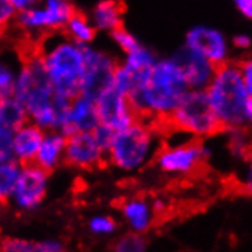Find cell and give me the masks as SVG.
<instances>
[{"instance_id":"obj_17","label":"cell","mask_w":252,"mask_h":252,"mask_svg":"<svg viewBox=\"0 0 252 252\" xmlns=\"http://www.w3.org/2000/svg\"><path fill=\"white\" fill-rule=\"evenodd\" d=\"M44 130L37 124L26 121L12 131V155L22 165L32 164L43 139Z\"/></svg>"},{"instance_id":"obj_13","label":"cell","mask_w":252,"mask_h":252,"mask_svg":"<svg viewBox=\"0 0 252 252\" xmlns=\"http://www.w3.org/2000/svg\"><path fill=\"white\" fill-rule=\"evenodd\" d=\"M95 107L99 123L113 128L115 131L127 127L135 120H138L128 101V96L116 91L110 84L95 96Z\"/></svg>"},{"instance_id":"obj_21","label":"cell","mask_w":252,"mask_h":252,"mask_svg":"<svg viewBox=\"0 0 252 252\" xmlns=\"http://www.w3.org/2000/svg\"><path fill=\"white\" fill-rule=\"evenodd\" d=\"M28 121V115L22 102L12 95L0 101V128L14 131Z\"/></svg>"},{"instance_id":"obj_28","label":"cell","mask_w":252,"mask_h":252,"mask_svg":"<svg viewBox=\"0 0 252 252\" xmlns=\"http://www.w3.org/2000/svg\"><path fill=\"white\" fill-rule=\"evenodd\" d=\"M110 38L116 44V48L120 49L123 54H127L133 49H136L141 44V41L135 37V34H131L128 29H126L124 25L113 29V31L110 32Z\"/></svg>"},{"instance_id":"obj_4","label":"cell","mask_w":252,"mask_h":252,"mask_svg":"<svg viewBox=\"0 0 252 252\" xmlns=\"http://www.w3.org/2000/svg\"><path fill=\"white\" fill-rule=\"evenodd\" d=\"M84 48L63 31L49 32L37 40L35 52L57 94L70 99L81 94L84 73Z\"/></svg>"},{"instance_id":"obj_32","label":"cell","mask_w":252,"mask_h":252,"mask_svg":"<svg viewBox=\"0 0 252 252\" xmlns=\"http://www.w3.org/2000/svg\"><path fill=\"white\" fill-rule=\"evenodd\" d=\"M92 133H94L95 139L98 141V144L104 148V152H107V148H109V145H110V142H112V139L115 136V130L104 126V124L98 123V126L92 130Z\"/></svg>"},{"instance_id":"obj_27","label":"cell","mask_w":252,"mask_h":252,"mask_svg":"<svg viewBox=\"0 0 252 252\" xmlns=\"http://www.w3.org/2000/svg\"><path fill=\"white\" fill-rule=\"evenodd\" d=\"M89 231L98 237H110L118 231V221L107 214H96L89 219Z\"/></svg>"},{"instance_id":"obj_33","label":"cell","mask_w":252,"mask_h":252,"mask_svg":"<svg viewBox=\"0 0 252 252\" xmlns=\"http://www.w3.org/2000/svg\"><path fill=\"white\" fill-rule=\"evenodd\" d=\"M66 249L64 242L58 239H44L35 242V252H63Z\"/></svg>"},{"instance_id":"obj_6","label":"cell","mask_w":252,"mask_h":252,"mask_svg":"<svg viewBox=\"0 0 252 252\" xmlns=\"http://www.w3.org/2000/svg\"><path fill=\"white\" fill-rule=\"evenodd\" d=\"M160 127L182 131L202 141L221 135L223 130L203 89H188L170 118Z\"/></svg>"},{"instance_id":"obj_34","label":"cell","mask_w":252,"mask_h":252,"mask_svg":"<svg viewBox=\"0 0 252 252\" xmlns=\"http://www.w3.org/2000/svg\"><path fill=\"white\" fill-rule=\"evenodd\" d=\"M231 41V48L232 51H239V52H248L251 49V35L249 34H245V32H239L232 37Z\"/></svg>"},{"instance_id":"obj_16","label":"cell","mask_w":252,"mask_h":252,"mask_svg":"<svg viewBox=\"0 0 252 252\" xmlns=\"http://www.w3.org/2000/svg\"><path fill=\"white\" fill-rule=\"evenodd\" d=\"M121 216L128 231L147 234L156 223L155 203L145 197H128L121 203Z\"/></svg>"},{"instance_id":"obj_30","label":"cell","mask_w":252,"mask_h":252,"mask_svg":"<svg viewBox=\"0 0 252 252\" xmlns=\"http://www.w3.org/2000/svg\"><path fill=\"white\" fill-rule=\"evenodd\" d=\"M16 16L17 9L14 8L11 0H0V32H5L11 25H14Z\"/></svg>"},{"instance_id":"obj_38","label":"cell","mask_w":252,"mask_h":252,"mask_svg":"<svg viewBox=\"0 0 252 252\" xmlns=\"http://www.w3.org/2000/svg\"><path fill=\"white\" fill-rule=\"evenodd\" d=\"M2 38H3V32H0V43H2Z\"/></svg>"},{"instance_id":"obj_20","label":"cell","mask_w":252,"mask_h":252,"mask_svg":"<svg viewBox=\"0 0 252 252\" xmlns=\"http://www.w3.org/2000/svg\"><path fill=\"white\" fill-rule=\"evenodd\" d=\"M63 32L70 40L81 44V46H89V44H92L95 41L98 31L92 25L89 16H86V14L80 11H75L67 20V23L64 25Z\"/></svg>"},{"instance_id":"obj_35","label":"cell","mask_w":252,"mask_h":252,"mask_svg":"<svg viewBox=\"0 0 252 252\" xmlns=\"http://www.w3.org/2000/svg\"><path fill=\"white\" fill-rule=\"evenodd\" d=\"M237 64H239V70H240V75H242L245 84L252 91V60L249 57H246V58L243 57L237 62Z\"/></svg>"},{"instance_id":"obj_5","label":"cell","mask_w":252,"mask_h":252,"mask_svg":"<svg viewBox=\"0 0 252 252\" xmlns=\"http://www.w3.org/2000/svg\"><path fill=\"white\" fill-rule=\"evenodd\" d=\"M162 145V127L138 118L116 130L106 152V164L123 173H139L153 162Z\"/></svg>"},{"instance_id":"obj_8","label":"cell","mask_w":252,"mask_h":252,"mask_svg":"<svg viewBox=\"0 0 252 252\" xmlns=\"http://www.w3.org/2000/svg\"><path fill=\"white\" fill-rule=\"evenodd\" d=\"M77 11L70 0H40L17 12L16 25L25 35L40 38L49 32L63 31L70 16Z\"/></svg>"},{"instance_id":"obj_22","label":"cell","mask_w":252,"mask_h":252,"mask_svg":"<svg viewBox=\"0 0 252 252\" xmlns=\"http://www.w3.org/2000/svg\"><path fill=\"white\" fill-rule=\"evenodd\" d=\"M158 58L159 57L152 49H148L147 46H144V44H139L136 49L124 54V60L120 63L123 66H126L128 70L138 73V75H142V73H145L155 64Z\"/></svg>"},{"instance_id":"obj_18","label":"cell","mask_w":252,"mask_h":252,"mask_svg":"<svg viewBox=\"0 0 252 252\" xmlns=\"http://www.w3.org/2000/svg\"><path fill=\"white\" fill-rule=\"evenodd\" d=\"M64 148L66 136L60 130H46L35 153L34 164L46 170L48 173L55 171L58 167L64 165Z\"/></svg>"},{"instance_id":"obj_1","label":"cell","mask_w":252,"mask_h":252,"mask_svg":"<svg viewBox=\"0 0 252 252\" xmlns=\"http://www.w3.org/2000/svg\"><path fill=\"white\" fill-rule=\"evenodd\" d=\"M188 89L184 72L171 55L158 58L127 96L138 118L162 126Z\"/></svg>"},{"instance_id":"obj_29","label":"cell","mask_w":252,"mask_h":252,"mask_svg":"<svg viewBox=\"0 0 252 252\" xmlns=\"http://www.w3.org/2000/svg\"><path fill=\"white\" fill-rule=\"evenodd\" d=\"M0 251L3 252H35V242L22 237H5L0 240Z\"/></svg>"},{"instance_id":"obj_9","label":"cell","mask_w":252,"mask_h":252,"mask_svg":"<svg viewBox=\"0 0 252 252\" xmlns=\"http://www.w3.org/2000/svg\"><path fill=\"white\" fill-rule=\"evenodd\" d=\"M51 173L37 164L22 165L9 202L20 211H34L44 202L49 189Z\"/></svg>"},{"instance_id":"obj_19","label":"cell","mask_w":252,"mask_h":252,"mask_svg":"<svg viewBox=\"0 0 252 252\" xmlns=\"http://www.w3.org/2000/svg\"><path fill=\"white\" fill-rule=\"evenodd\" d=\"M89 19L96 31L110 34L113 29L123 26L124 6L120 0H99L94 6Z\"/></svg>"},{"instance_id":"obj_2","label":"cell","mask_w":252,"mask_h":252,"mask_svg":"<svg viewBox=\"0 0 252 252\" xmlns=\"http://www.w3.org/2000/svg\"><path fill=\"white\" fill-rule=\"evenodd\" d=\"M12 96L23 104L28 120L44 131L58 128L69 102L67 98L55 92L35 49L22 57Z\"/></svg>"},{"instance_id":"obj_10","label":"cell","mask_w":252,"mask_h":252,"mask_svg":"<svg viewBox=\"0 0 252 252\" xmlns=\"http://www.w3.org/2000/svg\"><path fill=\"white\" fill-rule=\"evenodd\" d=\"M184 46L194 51L211 62L216 67L232 60V48L229 38L216 28L197 25L185 35Z\"/></svg>"},{"instance_id":"obj_24","label":"cell","mask_w":252,"mask_h":252,"mask_svg":"<svg viewBox=\"0 0 252 252\" xmlns=\"http://www.w3.org/2000/svg\"><path fill=\"white\" fill-rule=\"evenodd\" d=\"M20 63L22 60L19 63H14L12 58L0 54V101L12 95L14 81H16Z\"/></svg>"},{"instance_id":"obj_7","label":"cell","mask_w":252,"mask_h":252,"mask_svg":"<svg viewBox=\"0 0 252 252\" xmlns=\"http://www.w3.org/2000/svg\"><path fill=\"white\" fill-rule=\"evenodd\" d=\"M211 148L202 139L185 136L177 142H165L155 155L156 168L165 176L187 177L196 174L210 160Z\"/></svg>"},{"instance_id":"obj_14","label":"cell","mask_w":252,"mask_h":252,"mask_svg":"<svg viewBox=\"0 0 252 252\" xmlns=\"http://www.w3.org/2000/svg\"><path fill=\"white\" fill-rule=\"evenodd\" d=\"M98 123L95 98L78 94L69 99L57 130H60L64 136H70L78 131H92Z\"/></svg>"},{"instance_id":"obj_26","label":"cell","mask_w":252,"mask_h":252,"mask_svg":"<svg viewBox=\"0 0 252 252\" xmlns=\"http://www.w3.org/2000/svg\"><path fill=\"white\" fill-rule=\"evenodd\" d=\"M147 239L145 234L128 231L118 237V240L113 243L112 249L116 252H144L147 251Z\"/></svg>"},{"instance_id":"obj_15","label":"cell","mask_w":252,"mask_h":252,"mask_svg":"<svg viewBox=\"0 0 252 252\" xmlns=\"http://www.w3.org/2000/svg\"><path fill=\"white\" fill-rule=\"evenodd\" d=\"M173 57L179 63L189 89H205L210 84L216 72V66L206 60L205 57L194 51L187 49L185 46L176 51Z\"/></svg>"},{"instance_id":"obj_25","label":"cell","mask_w":252,"mask_h":252,"mask_svg":"<svg viewBox=\"0 0 252 252\" xmlns=\"http://www.w3.org/2000/svg\"><path fill=\"white\" fill-rule=\"evenodd\" d=\"M221 133H225L228 138V147L231 150L232 158L235 159H245L249 152V133L248 128H228L223 130Z\"/></svg>"},{"instance_id":"obj_11","label":"cell","mask_w":252,"mask_h":252,"mask_svg":"<svg viewBox=\"0 0 252 252\" xmlns=\"http://www.w3.org/2000/svg\"><path fill=\"white\" fill-rule=\"evenodd\" d=\"M106 164V152L92 131H78L66 136L64 165L81 171L96 170Z\"/></svg>"},{"instance_id":"obj_23","label":"cell","mask_w":252,"mask_h":252,"mask_svg":"<svg viewBox=\"0 0 252 252\" xmlns=\"http://www.w3.org/2000/svg\"><path fill=\"white\" fill-rule=\"evenodd\" d=\"M22 170V164L16 159H11L0 164V203H8L19 174Z\"/></svg>"},{"instance_id":"obj_36","label":"cell","mask_w":252,"mask_h":252,"mask_svg":"<svg viewBox=\"0 0 252 252\" xmlns=\"http://www.w3.org/2000/svg\"><path fill=\"white\" fill-rule=\"evenodd\" d=\"M232 3L245 19H252V0H232Z\"/></svg>"},{"instance_id":"obj_31","label":"cell","mask_w":252,"mask_h":252,"mask_svg":"<svg viewBox=\"0 0 252 252\" xmlns=\"http://www.w3.org/2000/svg\"><path fill=\"white\" fill-rule=\"evenodd\" d=\"M14 159L12 155V131L0 128V164Z\"/></svg>"},{"instance_id":"obj_12","label":"cell","mask_w":252,"mask_h":252,"mask_svg":"<svg viewBox=\"0 0 252 252\" xmlns=\"http://www.w3.org/2000/svg\"><path fill=\"white\" fill-rule=\"evenodd\" d=\"M116 64L118 60L110 52L94 48L92 44L86 46L81 94L95 98L102 89L110 84Z\"/></svg>"},{"instance_id":"obj_37","label":"cell","mask_w":252,"mask_h":252,"mask_svg":"<svg viewBox=\"0 0 252 252\" xmlns=\"http://www.w3.org/2000/svg\"><path fill=\"white\" fill-rule=\"evenodd\" d=\"M37 2H40V0H11V3L14 5V8L17 9V12L22 9H26L29 6H32Z\"/></svg>"},{"instance_id":"obj_3","label":"cell","mask_w":252,"mask_h":252,"mask_svg":"<svg viewBox=\"0 0 252 252\" xmlns=\"http://www.w3.org/2000/svg\"><path fill=\"white\" fill-rule=\"evenodd\" d=\"M203 91L223 130L248 128L251 126L252 91L245 84L237 62L231 60L217 66L210 84Z\"/></svg>"}]
</instances>
